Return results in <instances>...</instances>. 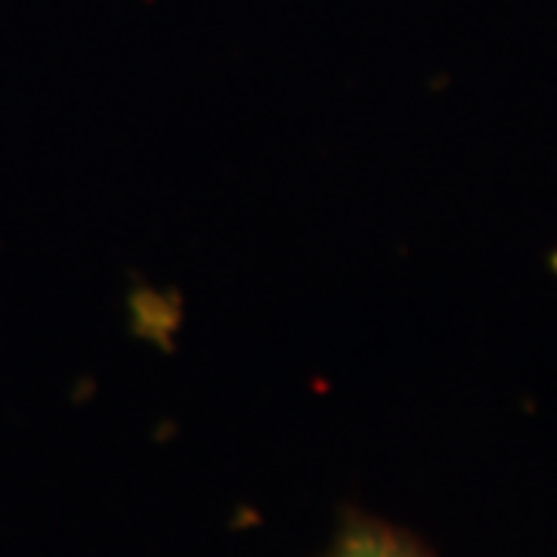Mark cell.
Returning <instances> with one entry per match:
<instances>
[{
  "label": "cell",
  "instance_id": "cell-1",
  "mask_svg": "<svg viewBox=\"0 0 557 557\" xmlns=\"http://www.w3.org/2000/svg\"><path fill=\"white\" fill-rule=\"evenodd\" d=\"M325 557H437L416 533L366 511H344Z\"/></svg>",
  "mask_w": 557,
  "mask_h": 557
}]
</instances>
